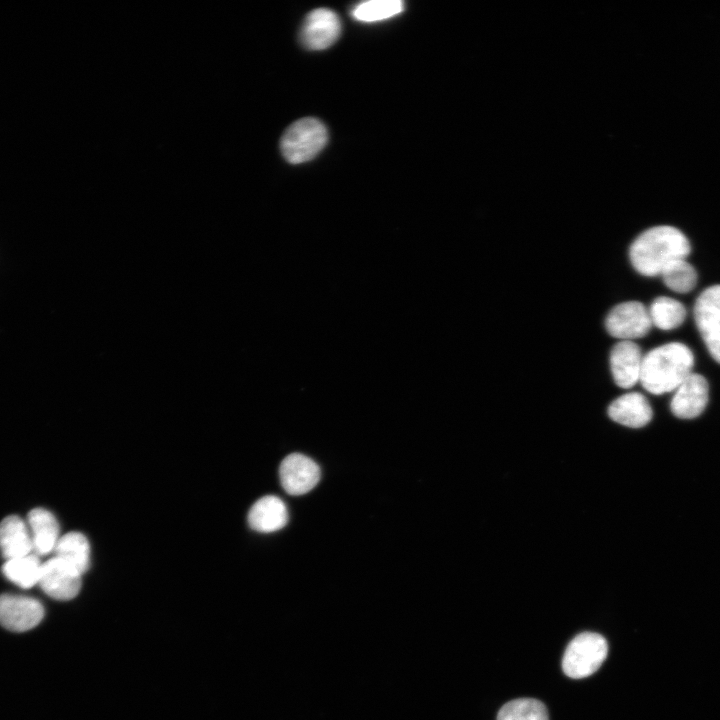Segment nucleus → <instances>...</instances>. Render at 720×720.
Returning a JSON list of instances; mask_svg holds the SVG:
<instances>
[{
    "label": "nucleus",
    "instance_id": "1",
    "mask_svg": "<svg viewBox=\"0 0 720 720\" xmlns=\"http://www.w3.org/2000/svg\"><path fill=\"white\" fill-rule=\"evenodd\" d=\"M691 251L687 237L670 225L651 227L642 232L631 244L629 258L641 275H661L672 262L686 259Z\"/></svg>",
    "mask_w": 720,
    "mask_h": 720
},
{
    "label": "nucleus",
    "instance_id": "2",
    "mask_svg": "<svg viewBox=\"0 0 720 720\" xmlns=\"http://www.w3.org/2000/svg\"><path fill=\"white\" fill-rule=\"evenodd\" d=\"M694 355L680 342L660 345L643 356L640 383L654 395L674 391L693 371Z\"/></svg>",
    "mask_w": 720,
    "mask_h": 720
},
{
    "label": "nucleus",
    "instance_id": "3",
    "mask_svg": "<svg viewBox=\"0 0 720 720\" xmlns=\"http://www.w3.org/2000/svg\"><path fill=\"white\" fill-rule=\"evenodd\" d=\"M326 126L316 118H301L292 123L283 133L280 149L283 157L291 164H300L313 159L326 145Z\"/></svg>",
    "mask_w": 720,
    "mask_h": 720
},
{
    "label": "nucleus",
    "instance_id": "4",
    "mask_svg": "<svg viewBox=\"0 0 720 720\" xmlns=\"http://www.w3.org/2000/svg\"><path fill=\"white\" fill-rule=\"evenodd\" d=\"M606 639L594 632H583L568 644L562 659L564 673L581 679L596 672L607 657Z\"/></svg>",
    "mask_w": 720,
    "mask_h": 720
},
{
    "label": "nucleus",
    "instance_id": "5",
    "mask_svg": "<svg viewBox=\"0 0 720 720\" xmlns=\"http://www.w3.org/2000/svg\"><path fill=\"white\" fill-rule=\"evenodd\" d=\"M651 326L648 309L638 301H626L614 306L605 319L607 332L620 341L642 338Z\"/></svg>",
    "mask_w": 720,
    "mask_h": 720
},
{
    "label": "nucleus",
    "instance_id": "6",
    "mask_svg": "<svg viewBox=\"0 0 720 720\" xmlns=\"http://www.w3.org/2000/svg\"><path fill=\"white\" fill-rule=\"evenodd\" d=\"M694 319L710 355L720 364V284L700 293L694 305Z\"/></svg>",
    "mask_w": 720,
    "mask_h": 720
},
{
    "label": "nucleus",
    "instance_id": "7",
    "mask_svg": "<svg viewBox=\"0 0 720 720\" xmlns=\"http://www.w3.org/2000/svg\"><path fill=\"white\" fill-rule=\"evenodd\" d=\"M341 33L338 15L327 8H317L304 19L299 38L303 47L309 50H323L334 44Z\"/></svg>",
    "mask_w": 720,
    "mask_h": 720
},
{
    "label": "nucleus",
    "instance_id": "8",
    "mask_svg": "<svg viewBox=\"0 0 720 720\" xmlns=\"http://www.w3.org/2000/svg\"><path fill=\"white\" fill-rule=\"evenodd\" d=\"M279 477L286 493L299 496L306 494L317 485L320 468L311 458L300 453H292L282 460Z\"/></svg>",
    "mask_w": 720,
    "mask_h": 720
},
{
    "label": "nucleus",
    "instance_id": "9",
    "mask_svg": "<svg viewBox=\"0 0 720 720\" xmlns=\"http://www.w3.org/2000/svg\"><path fill=\"white\" fill-rule=\"evenodd\" d=\"M43 616V606L36 599L21 595H0V624L8 630H30L40 623Z\"/></svg>",
    "mask_w": 720,
    "mask_h": 720
},
{
    "label": "nucleus",
    "instance_id": "10",
    "mask_svg": "<svg viewBox=\"0 0 720 720\" xmlns=\"http://www.w3.org/2000/svg\"><path fill=\"white\" fill-rule=\"evenodd\" d=\"M81 574L57 557L42 563L39 585L57 600L74 598L81 588Z\"/></svg>",
    "mask_w": 720,
    "mask_h": 720
},
{
    "label": "nucleus",
    "instance_id": "11",
    "mask_svg": "<svg viewBox=\"0 0 720 720\" xmlns=\"http://www.w3.org/2000/svg\"><path fill=\"white\" fill-rule=\"evenodd\" d=\"M674 391L670 408L676 417L692 419L706 408L709 385L703 375L692 372Z\"/></svg>",
    "mask_w": 720,
    "mask_h": 720
},
{
    "label": "nucleus",
    "instance_id": "12",
    "mask_svg": "<svg viewBox=\"0 0 720 720\" xmlns=\"http://www.w3.org/2000/svg\"><path fill=\"white\" fill-rule=\"evenodd\" d=\"M643 356L633 341H619L610 351V369L615 384L629 389L640 381Z\"/></svg>",
    "mask_w": 720,
    "mask_h": 720
},
{
    "label": "nucleus",
    "instance_id": "13",
    "mask_svg": "<svg viewBox=\"0 0 720 720\" xmlns=\"http://www.w3.org/2000/svg\"><path fill=\"white\" fill-rule=\"evenodd\" d=\"M608 416L620 425L641 428L651 421L653 412L644 395L638 392H629L611 402L608 407Z\"/></svg>",
    "mask_w": 720,
    "mask_h": 720
},
{
    "label": "nucleus",
    "instance_id": "14",
    "mask_svg": "<svg viewBox=\"0 0 720 720\" xmlns=\"http://www.w3.org/2000/svg\"><path fill=\"white\" fill-rule=\"evenodd\" d=\"M288 522V511L285 503L275 495H267L258 499L250 508L248 523L250 527L261 533L280 530Z\"/></svg>",
    "mask_w": 720,
    "mask_h": 720
},
{
    "label": "nucleus",
    "instance_id": "15",
    "mask_svg": "<svg viewBox=\"0 0 720 720\" xmlns=\"http://www.w3.org/2000/svg\"><path fill=\"white\" fill-rule=\"evenodd\" d=\"M0 550L7 560L33 552L30 530L20 517L11 515L0 522Z\"/></svg>",
    "mask_w": 720,
    "mask_h": 720
},
{
    "label": "nucleus",
    "instance_id": "16",
    "mask_svg": "<svg viewBox=\"0 0 720 720\" xmlns=\"http://www.w3.org/2000/svg\"><path fill=\"white\" fill-rule=\"evenodd\" d=\"M28 528L32 537L33 552L46 555L54 551L60 538L55 516L43 508H35L28 514Z\"/></svg>",
    "mask_w": 720,
    "mask_h": 720
},
{
    "label": "nucleus",
    "instance_id": "17",
    "mask_svg": "<svg viewBox=\"0 0 720 720\" xmlns=\"http://www.w3.org/2000/svg\"><path fill=\"white\" fill-rule=\"evenodd\" d=\"M55 557L59 558L81 575L90 564V545L85 535L80 532H69L60 536L55 549Z\"/></svg>",
    "mask_w": 720,
    "mask_h": 720
},
{
    "label": "nucleus",
    "instance_id": "18",
    "mask_svg": "<svg viewBox=\"0 0 720 720\" xmlns=\"http://www.w3.org/2000/svg\"><path fill=\"white\" fill-rule=\"evenodd\" d=\"M42 563L36 554L9 559L2 567L3 574L22 588H31L39 584Z\"/></svg>",
    "mask_w": 720,
    "mask_h": 720
},
{
    "label": "nucleus",
    "instance_id": "19",
    "mask_svg": "<svg viewBox=\"0 0 720 720\" xmlns=\"http://www.w3.org/2000/svg\"><path fill=\"white\" fill-rule=\"evenodd\" d=\"M649 315L652 325L661 330H672L679 327L686 318V309L678 300L660 296L654 299Z\"/></svg>",
    "mask_w": 720,
    "mask_h": 720
},
{
    "label": "nucleus",
    "instance_id": "20",
    "mask_svg": "<svg viewBox=\"0 0 720 720\" xmlns=\"http://www.w3.org/2000/svg\"><path fill=\"white\" fill-rule=\"evenodd\" d=\"M497 720H549L546 706L533 698L507 702L498 712Z\"/></svg>",
    "mask_w": 720,
    "mask_h": 720
},
{
    "label": "nucleus",
    "instance_id": "21",
    "mask_svg": "<svg viewBox=\"0 0 720 720\" xmlns=\"http://www.w3.org/2000/svg\"><path fill=\"white\" fill-rule=\"evenodd\" d=\"M661 276L665 285L677 293H688L697 283V272L686 259L676 260L669 264Z\"/></svg>",
    "mask_w": 720,
    "mask_h": 720
},
{
    "label": "nucleus",
    "instance_id": "22",
    "mask_svg": "<svg viewBox=\"0 0 720 720\" xmlns=\"http://www.w3.org/2000/svg\"><path fill=\"white\" fill-rule=\"evenodd\" d=\"M403 9V2L399 0H372L356 6L353 16L359 21L374 22L393 17Z\"/></svg>",
    "mask_w": 720,
    "mask_h": 720
}]
</instances>
